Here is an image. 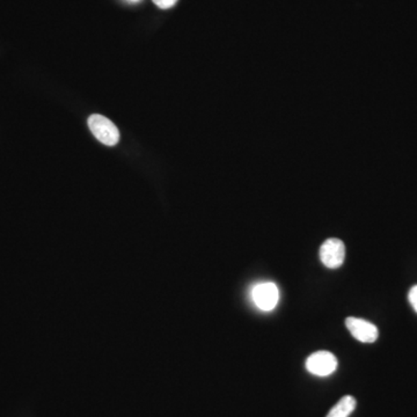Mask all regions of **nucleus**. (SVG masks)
<instances>
[{"instance_id":"nucleus-1","label":"nucleus","mask_w":417,"mask_h":417,"mask_svg":"<svg viewBox=\"0 0 417 417\" xmlns=\"http://www.w3.org/2000/svg\"><path fill=\"white\" fill-rule=\"evenodd\" d=\"M89 130L102 144L107 146H115L120 141V131L117 126L108 120L107 117L94 114L89 119Z\"/></svg>"},{"instance_id":"nucleus-2","label":"nucleus","mask_w":417,"mask_h":417,"mask_svg":"<svg viewBox=\"0 0 417 417\" xmlns=\"http://www.w3.org/2000/svg\"><path fill=\"white\" fill-rule=\"evenodd\" d=\"M346 258V246L336 238L326 240L320 247V260L329 269H338Z\"/></svg>"},{"instance_id":"nucleus-3","label":"nucleus","mask_w":417,"mask_h":417,"mask_svg":"<svg viewBox=\"0 0 417 417\" xmlns=\"http://www.w3.org/2000/svg\"><path fill=\"white\" fill-rule=\"evenodd\" d=\"M338 368V358L329 351H316L306 359L307 371L318 377H328Z\"/></svg>"},{"instance_id":"nucleus-4","label":"nucleus","mask_w":417,"mask_h":417,"mask_svg":"<svg viewBox=\"0 0 417 417\" xmlns=\"http://www.w3.org/2000/svg\"><path fill=\"white\" fill-rule=\"evenodd\" d=\"M252 298L260 310L271 311L279 301V291L275 283H261L253 288Z\"/></svg>"},{"instance_id":"nucleus-5","label":"nucleus","mask_w":417,"mask_h":417,"mask_svg":"<svg viewBox=\"0 0 417 417\" xmlns=\"http://www.w3.org/2000/svg\"><path fill=\"white\" fill-rule=\"evenodd\" d=\"M346 326L353 338L362 343H373L379 336L377 327L364 319L351 316L346 320Z\"/></svg>"},{"instance_id":"nucleus-6","label":"nucleus","mask_w":417,"mask_h":417,"mask_svg":"<svg viewBox=\"0 0 417 417\" xmlns=\"http://www.w3.org/2000/svg\"><path fill=\"white\" fill-rule=\"evenodd\" d=\"M356 399L351 396L341 398L340 401L329 411L326 417H349L356 409Z\"/></svg>"},{"instance_id":"nucleus-7","label":"nucleus","mask_w":417,"mask_h":417,"mask_svg":"<svg viewBox=\"0 0 417 417\" xmlns=\"http://www.w3.org/2000/svg\"><path fill=\"white\" fill-rule=\"evenodd\" d=\"M156 6L161 9H171L174 6L175 4L178 3V0H152Z\"/></svg>"},{"instance_id":"nucleus-8","label":"nucleus","mask_w":417,"mask_h":417,"mask_svg":"<svg viewBox=\"0 0 417 417\" xmlns=\"http://www.w3.org/2000/svg\"><path fill=\"white\" fill-rule=\"evenodd\" d=\"M409 303L414 308L415 312L417 313V286H413L409 291L408 295Z\"/></svg>"},{"instance_id":"nucleus-9","label":"nucleus","mask_w":417,"mask_h":417,"mask_svg":"<svg viewBox=\"0 0 417 417\" xmlns=\"http://www.w3.org/2000/svg\"><path fill=\"white\" fill-rule=\"evenodd\" d=\"M132 1H137V0H132Z\"/></svg>"}]
</instances>
